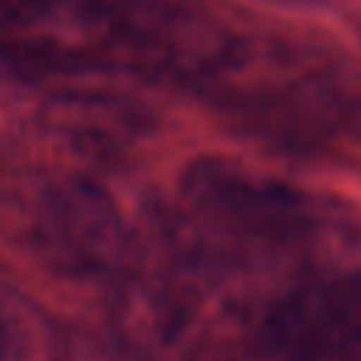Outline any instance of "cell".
Here are the masks:
<instances>
[{
  "instance_id": "obj_2",
  "label": "cell",
  "mask_w": 361,
  "mask_h": 361,
  "mask_svg": "<svg viewBox=\"0 0 361 361\" xmlns=\"http://www.w3.org/2000/svg\"><path fill=\"white\" fill-rule=\"evenodd\" d=\"M0 71H133V56L110 0H0Z\"/></svg>"
},
{
  "instance_id": "obj_5",
  "label": "cell",
  "mask_w": 361,
  "mask_h": 361,
  "mask_svg": "<svg viewBox=\"0 0 361 361\" xmlns=\"http://www.w3.org/2000/svg\"><path fill=\"white\" fill-rule=\"evenodd\" d=\"M0 361H71L56 324L0 279Z\"/></svg>"
},
{
  "instance_id": "obj_1",
  "label": "cell",
  "mask_w": 361,
  "mask_h": 361,
  "mask_svg": "<svg viewBox=\"0 0 361 361\" xmlns=\"http://www.w3.org/2000/svg\"><path fill=\"white\" fill-rule=\"evenodd\" d=\"M178 214L169 228L192 259L276 251L310 228L296 189L231 158H200L183 172Z\"/></svg>"
},
{
  "instance_id": "obj_4",
  "label": "cell",
  "mask_w": 361,
  "mask_h": 361,
  "mask_svg": "<svg viewBox=\"0 0 361 361\" xmlns=\"http://www.w3.org/2000/svg\"><path fill=\"white\" fill-rule=\"evenodd\" d=\"M262 361H344L361 350V274L299 282L259 319L251 341Z\"/></svg>"
},
{
  "instance_id": "obj_3",
  "label": "cell",
  "mask_w": 361,
  "mask_h": 361,
  "mask_svg": "<svg viewBox=\"0 0 361 361\" xmlns=\"http://www.w3.org/2000/svg\"><path fill=\"white\" fill-rule=\"evenodd\" d=\"M37 257L76 279H116L135 251V234L116 197L87 178L45 189L31 212Z\"/></svg>"
},
{
  "instance_id": "obj_6",
  "label": "cell",
  "mask_w": 361,
  "mask_h": 361,
  "mask_svg": "<svg viewBox=\"0 0 361 361\" xmlns=\"http://www.w3.org/2000/svg\"><path fill=\"white\" fill-rule=\"evenodd\" d=\"M183 361H262L254 347L248 344V350H240L234 344H203L197 350H192Z\"/></svg>"
}]
</instances>
